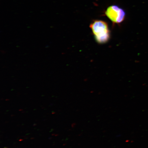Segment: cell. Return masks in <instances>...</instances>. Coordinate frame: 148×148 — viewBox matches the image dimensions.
<instances>
[{
	"label": "cell",
	"mask_w": 148,
	"mask_h": 148,
	"mask_svg": "<svg viewBox=\"0 0 148 148\" xmlns=\"http://www.w3.org/2000/svg\"><path fill=\"white\" fill-rule=\"evenodd\" d=\"M90 27L98 43L103 44L108 41L110 38V32L106 22L95 20L90 24Z\"/></svg>",
	"instance_id": "cell-1"
},
{
	"label": "cell",
	"mask_w": 148,
	"mask_h": 148,
	"mask_svg": "<svg viewBox=\"0 0 148 148\" xmlns=\"http://www.w3.org/2000/svg\"><path fill=\"white\" fill-rule=\"evenodd\" d=\"M105 14L113 23L116 24L122 23L125 19L126 15L123 9L115 5L108 7Z\"/></svg>",
	"instance_id": "cell-2"
}]
</instances>
